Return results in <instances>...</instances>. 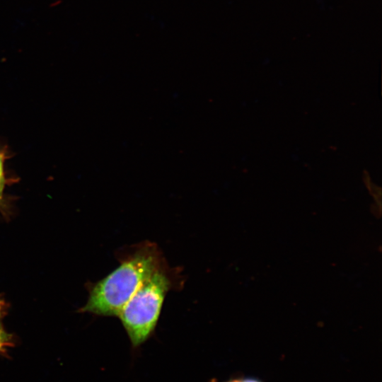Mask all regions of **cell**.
I'll list each match as a JSON object with an SVG mask.
<instances>
[{
  "mask_svg": "<svg viewBox=\"0 0 382 382\" xmlns=\"http://www.w3.org/2000/svg\"><path fill=\"white\" fill-rule=\"evenodd\" d=\"M120 265L91 289L82 311L102 316H117L141 284L166 265L158 245L144 241L121 255Z\"/></svg>",
  "mask_w": 382,
  "mask_h": 382,
  "instance_id": "1",
  "label": "cell"
},
{
  "mask_svg": "<svg viewBox=\"0 0 382 382\" xmlns=\"http://www.w3.org/2000/svg\"><path fill=\"white\" fill-rule=\"evenodd\" d=\"M177 272L167 264L146 279L117 316L132 347L137 349L154 334L167 293L177 288Z\"/></svg>",
  "mask_w": 382,
  "mask_h": 382,
  "instance_id": "2",
  "label": "cell"
},
{
  "mask_svg": "<svg viewBox=\"0 0 382 382\" xmlns=\"http://www.w3.org/2000/svg\"><path fill=\"white\" fill-rule=\"evenodd\" d=\"M209 382H219L216 379L213 378L211 379ZM222 382H262L259 379L254 378H231L227 381H224Z\"/></svg>",
  "mask_w": 382,
  "mask_h": 382,
  "instance_id": "3",
  "label": "cell"
},
{
  "mask_svg": "<svg viewBox=\"0 0 382 382\" xmlns=\"http://www.w3.org/2000/svg\"><path fill=\"white\" fill-rule=\"evenodd\" d=\"M8 335L3 330H0V350H2L4 347L8 345Z\"/></svg>",
  "mask_w": 382,
  "mask_h": 382,
  "instance_id": "4",
  "label": "cell"
},
{
  "mask_svg": "<svg viewBox=\"0 0 382 382\" xmlns=\"http://www.w3.org/2000/svg\"><path fill=\"white\" fill-rule=\"evenodd\" d=\"M4 185V175L3 169V163L0 158V197L1 196Z\"/></svg>",
  "mask_w": 382,
  "mask_h": 382,
  "instance_id": "5",
  "label": "cell"
}]
</instances>
